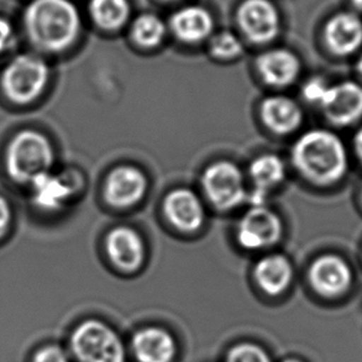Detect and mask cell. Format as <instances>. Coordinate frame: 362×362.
<instances>
[{
	"instance_id": "cell-1",
	"label": "cell",
	"mask_w": 362,
	"mask_h": 362,
	"mask_svg": "<svg viewBox=\"0 0 362 362\" xmlns=\"http://www.w3.org/2000/svg\"><path fill=\"white\" fill-rule=\"evenodd\" d=\"M26 34L35 47L45 52H62L81 33V15L69 0H34L25 10Z\"/></svg>"
},
{
	"instance_id": "cell-2",
	"label": "cell",
	"mask_w": 362,
	"mask_h": 362,
	"mask_svg": "<svg viewBox=\"0 0 362 362\" xmlns=\"http://www.w3.org/2000/svg\"><path fill=\"white\" fill-rule=\"evenodd\" d=\"M292 162L309 181L330 185L348 171V152L334 132L315 129L304 132L292 147Z\"/></svg>"
},
{
	"instance_id": "cell-3",
	"label": "cell",
	"mask_w": 362,
	"mask_h": 362,
	"mask_svg": "<svg viewBox=\"0 0 362 362\" xmlns=\"http://www.w3.org/2000/svg\"><path fill=\"white\" fill-rule=\"evenodd\" d=\"M54 150L49 137L37 130L20 132L5 151V170L13 181L30 185L37 177L52 171Z\"/></svg>"
},
{
	"instance_id": "cell-4",
	"label": "cell",
	"mask_w": 362,
	"mask_h": 362,
	"mask_svg": "<svg viewBox=\"0 0 362 362\" xmlns=\"http://www.w3.org/2000/svg\"><path fill=\"white\" fill-rule=\"evenodd\" d=\"M69 351L77 362H127V349L118 332L97 318L82 320L69 335Z\"/></svg>"
},
{
	"instance_id": "cell-5",
	"label": "cell",
	"mask_w": 362,
	"mask_h": 362,
	"mask_svg": "<svg viewBox=\"0 0 362 362\" xmlns=\"http://www.w3.org/2000/svg\"><path fill=\"white\" fill-rule=\"evenodd\" d=\"M49 69L44 59L33 54L15 56L5 66L0 87L5 97L16 104L34 102L49 83Z\"/></svg>"
},
{
	"instance_id": "cell-6",
	"label": "cell",
	"mask_w": 362,
	"mask_h": 362,
	"mask_svg": "<svg viewBox=\"0 0 362 362\" xmlns=\"http://www.w3.org/2000/svg\"><path fill=\"white\" fill-rule=\"evenodd\" d=\"M201 183L208 201L219 211H233L247 198L243 172L235 163L226 160L206 167Z\"/></svg>"
},
{
	"instance_id": "cell-7",
	"label": "cell",
	"mask_w": 362,
	"mask_h": 362,
	"mask_svg": "<svg viewBox=\"0 0 362 362\" xmlns=\"http://www.w3.org/2000/svg\"><path fill=\"white\" fill-rule=\"evenodd\" d=\"M282 221L266 206H252L241 218L236 239L245 250L269 249L282 238Z\"/></svg>"
},
{
	"instance_id": "cell-8",
	"label": "cell",
	"mask_w": 362,
	"mask_h": 362,
	"mask_svg": "<svg viewBox=\"0 0 362 362\" xmlns=\"http://www.w3.org/2000/svg\"><path fill=\"white\" fill-rule=\"evenodd\" d=\"M238 24L254 44H267L281 30L279 11L269 0H245L238 10Z\"/></svg>"
},
{
	"instance_id": "cell-9",
	"label": "cell",
	"mask_w": 362,
	"mask_h": 362,
	"mask_svg": "<svg viewBox=\"0 0 362 362\" xmlns=\"http://www.w3.org/2000/svg\"><path fill=\"white\" fill-rule=\"evenodd\" d=\"M145 173L134 166L115 167L104 183V198L110 206L127 209L142 201L147 191Z\"/></svg>"
},
{
	"instance_id": "cell-10",
	"label": "cell",
	"mask_w": 362,
	"mask_h": 362,
	"mask_svg": "<svg viewBox=\"0 0 362 362\" xmlns=\"http://www.w3.org/2000/svg\"><path fill=\"white\" fill-rule=\"evenodd\" d=\"M130 353L136 362H173L178 344L168 329L148 325L132 334Z\"/></svg>"
},
{
	"instance_id": "cell-11",
	"label": "cell",
	"mask_w": 362,
	"mask_h": 362,
	"mask_svg": "<svg viewBox=\"0 0 362 362\" xmlns=\"http://www.w3.org/2000/svg\"><path fill=\"white\" fill-rule=\"evenodd\" d=\"M308 277L314 291L327 298L343 296L353 284L350 266L335 255H324L315 259L309 269Z\"/></svg>"
},
{
	"instance_id": "cell-12",
	"label": "cell",
	"mask_w": 362,
	"mask_h": 362,
	"mask_svg": "<svg viewBox=\"0 0 362 362\" xmlns=\"http://www.w3.org/2000/svg\"><path fill=\"white\" fill-rule=\"evenodd\" d=\"M72 180L69 175L47 172L30 183V199L41 211H62L78 191Z\"/></svg>"
},
{
	"instance_id": "cell-13",
	"label": "cell",
	"mask_w": 362,
	"mask_h": 362,
	"mask_svg": "<svg viewBox=\"0 0 362 362\" xmlns=\"http://www.w3.org/2000/svg\"><path fill=\"white\" fill-rule=\"evenodd\" d=\"M163 213L172 226L186 233L199 230L206 221L203 202L188 188L170 192L163 201Z\"/></svg>"
},
{
	"instance_id": "cell-14",
	"label": "cell",
	"mask_w": 362,
	"mask_h": 362,
	"mask_svg": "<svg viewBox=\"0 0 362 362\" xmlns=\"http://www.w3.org/2000/svg\"><path fill=\"white\" fill-rule=\"evenodd\" d=\"M320 108L334 124H353L362 117L361 86L351 81L330 86Z\"/></svg>"
},
{
	"instance_id": "cell-15",
	"label": "cell",
	"mask_w": 362,
	"mask_h": 362,
	"mask_svg": "<svg viewBox=\"0 0 362 362\" xmlns=\"http://www.w3.org/2000/svg\"><path fill=\"white\" fill-rule=\"evenodd\" d=\"M105 251L112 264L125 272H134L145 261V244L141 235L129 226H118L105 239Z\"/></svg>"
},
{
	"instance_id": "cell-16",
	"label": "cell",
	"mask_w": 362,
	"mask_h": 362,
	"mask_svg": "<svg viewBox=\"0 0 362 362\" xmlns=\"http://www.w3.org/2000/svg\"><path fill=\"white\" fill-rule=\"evenodd\" d=\"M249 175L254 188L250 194L251 206H264L269 192L284 181L286 165L281 157L264 153L251 162Z\"/></svg>"
},
{
	"instance_id": "cell-17",
	"label": "cell",
	"mask_w": 362,
	"mask_h": 362,
	"mask_svg": "<svg viewBox=\"0 0 362 362\" xmlns=\"http://www.w3.org/2000/svg\"><path fill=\"white\" fill-rule=\"evenodd\" d=\"M256 64L264 83L274 88L288 87L300 72L298 57L286 49H269L259 56Z\"/></svg>"
},
{
	"instance_id": "cell-18",
	"label": "cell",
	"mask_w": 362,
	"mask_h": 362,
	"mask_svg": "<svg viewBox=\"0 0 362 362\" xmlns=\"http://www.w3.org/2000/svg\"><path fill=\"white\" fill-rule=\"evenodd\" d=\"M255 282L269 297H279L293 281V266L286 256L271 254L257 261L254 269Z\"/></svg>"
},
{
	"instance_id": "cell-19",
	"label": "cell",
	"mask_w": 362,
	"mask_h": 362,
	"mask_svg": "<svg viewBox=\"0 0 362 362\" xmlns=\"http://www.w3.org/2000/svg\"><path fill=\"white\" fill-rule=\"evenodd\" d=\"M259 114L266 127L279 135L297 130L303 120L299 104L286 95L267 97L261 103Z\"/></svg>"
},
{
	"instance_id": "cell-20",
	"label": "cell",
	"mask_w": 362,
	"mask_h": 362,
	"mask_svg": "<svg viewBox=\"0 0 362 362\" xmlns=\"http://www.w3.org/2000/svg\"><path fill=\"white\" fill-rule=\"evenodd\" d=\"M324 36L334 54H354L361 47L362 21L351 13L335 15L325 26Z\"/></svg>"
},
{
	"instance_id": "cell-21",
	"label": "cell",
	"mask_w": 362,
	"mask_h": 362,
	"mask_svg": "<svg viewBox=\"0 0 362 362\" xmlns=\"http://www.w3.org/2000/svg\"><path fill=\"white\" fill-rule=\"evenodd\" d=\"M171 28L177 39L186 44H197L211 34L213 18L204 8L186 6L173 14Z\"/></svg>"
},
{
	"instance_id": "cell-22",
	"label": "cell",
	"mask_w": 362,
	"mask_h": 362,
	"mask_svg": "<svg viewBox=\"0 0 362 362\" xmlns=\"http://www.w3.org/2000/svg\"><path fill=\"white\" fill-rule=\"evenodd\" d=\"M129 0H90L89 11L95 24L104 30H118L130 16Z\"/></svg>"
},
{
	"instance_id": "cell-23",
	"label": "cell",
	"mask_w": 362,
	"mask_h": 362,
	"mask_svg": "<svg viewBox=\"0 0 362 362\" xmlns=\"http://www.w3.org/2000/svg\"><path fill=\"white\" fill-rule=\"evenodd\" d=\"M132 35L139 46L153 49L163 41L166 35V25L156 15H140L132 24Z\"/></svg>"
},
{
	"instance_id": "cell-24",
	"label": "cell",
	"mask_w": 362,
	"mask_h": 362,
	"mask_svg": "<svg viewBox=\"0 0 362 362\" xmlns=\"http://www.w3.org/2000/svg\"><path fill=\"white\" fill-rule=\"evenodd\" d=\"M209 51L216 59L229 61L243 54V44L230 31H223L211 37Z\"/></svg>"
},
{
	"instance_id": "cell-25",
	"label": "cell",
	"mask_w": 362,
	"mask_h": 362,
	"mask_svg": "<svg viewBox=\"0 0 362 362\" xmlns=\"http://www.w3.org/2000/svg\"><path fill=\"white\" fill-rule=\"evenodd\" d=\"M223 362H274L266 349L259 344L243 341L226 351Z\"/></svg>"
},
{
	"instance_id": "cell-26",
	"label": "cell",
	"mask_w": 362,
	"mask_h": 362,
	"mask_svg": "<svg viewBox=\"0 0 362 362\" xmlns=\"http://www.w3.org/2000/svg\"><path fill=\"white\" fill-rule=\"evenodd\" d=\"M69 349L59 344H49L36 350L31 362H71Z\"/></svg>"
},
{
	"instance_id": "cell-27",
	"label": "cell",
	"mask_w": 362,
	"mask_h": 362,
	"mask_svg": "<svg viewBox=\"0 0 362 362\" xmlns=\"http://www.w3.org/2000/svg\"><path fill=\"white\" fill-rule=\"evenodd\" d=\"M329 88H330V84L327 83L323 78L314 77L304 83L302 94L307 102L317 104L320 107V104L323 103L324 98L328 93Z\"/></svg>"
},
{
	"instance_id": "cell-28",
	"label": "cell",
	"mask_w": 362,
	"mask_h": 362,
	"mask_svg": "<svg viewBox=\"0 0 362 362\" xmlns=\"http://www.w3.org/2000/svg\"><path fill=\"white\" fill-rule=\"evenodd\" d=\"M13 221V211L9 202L0 196V239L8 233Z\"/></svg>"
},
{
	"instance_id": "cell-29",
	"label": "cell",
	"mask_w": 362,
	"mask_h": 362,
	"mask_svg": "<svg viewBox=\"0 0 362 362\" xmlns=\"http://www.w3.org/2000/svg\"><path fill=\"white\" fill-rule=\"evenodd\" d=\"M14 41V29L6 19L0 18V54L5 52Z\"/></svg>"
},
{
	"instance_id": "cell-30",
	"label": "cell",
	"mask_w": 362,
	"mask_h": 362,
	"mask_svg": "<svg viewBox=\"0 0 362 362\" xmlns=\"http://www.w3.org/2000/svg\"><path fill=\"white\" fill-rule=\"evenodd\" d=\"M354 145H355V151H356V155H358V158H360L362 162V127L358 132H356V135H355Z\"/></svg>"
},
{
	"instance_id": "cell-31",
	"label": "cell",
	"mask_w": 362,
	"mask_h": 362,
	"mask_svg": "<svg viewBox=\"0 0 362 362\" xmlns=\"http://www.w3.org/2000/svg\"><path fill=\"white\" fill-rule=\"evenodd\" d=\"M353 1L354 6L358 10V11H362V0H351Z\"/></svg>"
},
{
	"instance_id": "cell-32",
	"label": "cell",
	"mask_w": 362,
	"mask_h": 362,
	"mask_svg": "<svg viewBox=\"0 0 362 362\" xmlns=\"http://www.w3.org/2000/svg\"><path fill=\"white\" fill-rule=\"evenodd\" d=\"M282 362H304L302 358H284V361Z\"/></svg>"
},
{
	"instance_id": "cell-33",
	"label": "cell",
	"mask_w": 362,
	"mask_h": 362,
	"mask_svg": "<svg viewBox=\"0 0 362 362\" xmlns=\"http://www.w3.org/2000/svg\"><path fill=\"white\" fill-rule=\"evenodd\" d=\"M358 71H360V74H362V56H361V59H360V61H358Z\"/></svg>"
},
{
	"instance_id": "cell-34",
	"label": "cell",
	"mask_w": 362,
	"mask_h": 362,
	"mask_svg": "<svg viewBox=\"0 0 362 362\" xmlns=\"http://www.w3.org/2000/svg\"><path fill=\"white\" fill-rule=\"evenodd\" d=\"M167 1H175V0H167Z\"/></svg>"
},
{
	"instance_id": "cell-35",
	"label": "cell",
	"mask_w": 362,
	"mask_h": 362,
	"mask_svg": "<svg viewBox=\"0 0 362 362\" xmlns=\"http://www.w3.org/2000/svg\"><path fill=\"white\" fill-rule=\"evenodd\" d=\"M361 201H362V188H361Z\"/></svg>"
}]
</instances>
